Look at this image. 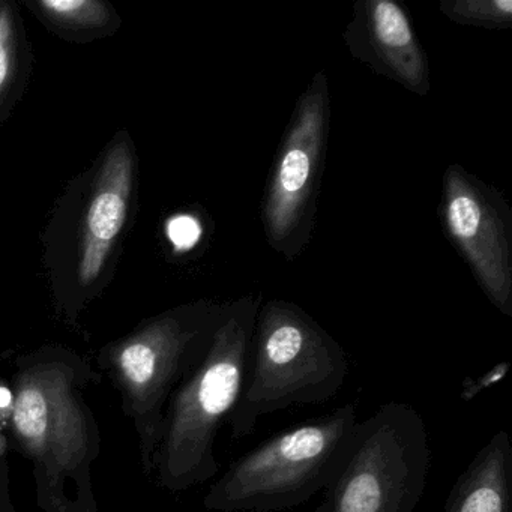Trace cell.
I'll list each match as a JSON object with an SVG mask.
<instances>
[{"mask_svg": "<svg viewBox=\"0 0 512 512\" xmlns=\"http://www.w3.org/2000/svg\"><path fill=\"white\" fill-rule=\"evenodd\" d=\"M8 449V439L2 431H0V460L5 457Z\"/></svg>", "mask_w": 512, "mask_h": 512, "instance_id": "e0dca14e", "label": "cell"}, {"mask_svg": "<svg viewBox=\"0 0 512 512\" xmlns=\"http://www.w3.org/2000/svg\"><path fill=\"white\" fill-rule=\"evenodd\" d=\"M347 374L343 347L307 311L281 299L266 302L257 314L244 388L227 421L230 437L251 436L262 416L326 403Z\"/></svg>", "mask_w": 512, "mask_h": 512, "instance_id": "3957f363", "label": "cell"}, {"mask_svg": "<svg viewBox=\"0 0 512 512\" xmlns=\"http://www.w3.org/2000/svg\"><path fill=\"white\" fill-rule=\"evenodd\" d=\"M313 512H331L329 511V502L328 499H323L322 502H320V505L317 506L316 509H314Z\"/></svg>", "mask_w": 512, "mask_h": 512, "instance_id": "ac0fdd59", "label": "cell"}, {"mask_svg": "<svg viewBox=\"0 0 512 512\" xmlns=\"http://www.w3.org/2000/svg\"><path fill=\"white\" fill-rule=\"evenodd\" d=\"M440 11L458 25L487 29L512 26L511 0H445Z\"/></svg>", "mask_w": 512, "mask_h": 512, "instance_id": "7c38bea8", "label": "cell"}, {"mask_svg": "<svg viewBox=\"0 0 512 512\" xmlns=\"http://www.w3.org/2000/svg\"><path fill=\"white\" fill-rule=\"evenodd\" d=\"M331 125L328 80L317 73L299 97L262 202L269 245L287 260L310 244Z\"/></svg>", "mask_w": 512, "mask_h": 512, "instance_id": "52a82bcc", "label": "cell"}, {"mask_svg": "<svg viewBox=\"0 0 512 512\" xmlns=\"http://www.w3.org/2000/svg\"><path fill=\"white\" fill-rule=\"evenodd\" d=\"M508 370V362H503V364H497L496 367L491 368V370L488 371V373H485L484 376L478 377L476 382L467 379L466 382L463 383V392H461V398L466 401L473 400V398H475L479 392L490 388V386L494 385V383L500 382V380L505 377V374L508 373Z\"/></svg>", "mask_w": 512, "mask_h": 512, "instance_id": "2e32d148", "label": "cell"}, {"mask_svg": "<svg viewBox=\"0 0 512 512\" xmlns=\"http://www.w3.org/2000/svg\"><path fill=\"white\" fill-rule=\"evenodd\" d=\"M431 466L427 425L415 407L389 401L358 421L326 488L331 512H415Z\"/></svg>", "mask_w": 512, "mask_h": 512, "instance_id": "8992f818", "label": "cell"}, {"mask_svg": "<svg viewBox=\"0 0 512 512\" xmlns=\"http://www.w3.org/2000/svg\"><path fill=\"white\" fill-rule=\"evenodd\" d=\"M167 238L178 251H188L199 242L202 226L190 215H176L167 221Z\"/></svg>", "mask_w": 512, "mask_h": 512, "instance_id": "9a60e30c", "label": "cell"}, {"mask_svg": "<svg viewBox=\"0 0 512 512\" xmlns=\"http://www.w3.org/2000/svg\"><path fill=\"white\" fill-rule=\"evenodd\" d=\"M443 512H512V443L497 431L449 491Z\"/></svg>", "mask_w": 512, "mask_h": 512, "instance_id": "8fae6325", "label": "cell"}, {"mask_svg": "<svg viewBox=\"0 0 512 512\" xmlns=\"http://www.w3.org/2000/svg\"><path fill=\"white\" fill-rule=\"evenodd\" d=\"M88 365L64 352L26 356L13 377L10 427L32 461L44 512H98L92 466L100 428L85 398Z\"/></svg>", "mask_w": 512, "mask_h": 512, "instance_id": "6da1fadb", "label": "cell"}, {"mask_svg": "<svg viewBox=\"0 0 512 512\" xmlns=\"http://www.w3.org/2000/svg\"><path fill=\"white\" fill-rule=\"evenodd\" d=\"M344 43L353 58L407 91L427 97V56L406 11L392 0H361L353 8Z\"/></svg>", "mask_w": 512, "mask_h": 512, "instance_id": "9c48e42d", "label": "cell"}, {"mask_svg": "<svg viewBox=\"0 0 512 512\" xmlns=\"http://www.w3.org/2000/svg\"><path fill=\"white\" fill-rule=\"evenodd\" d=\"M439 214L488 301L512 317V211L505 197L452 164L443 176Z\"/></svg>", "mask_w": 512, "mask_h": 512, "instance_id": "ba28073f", "label": "cell"}, {"mask_svg": "<svg viewBox=\"0 0 512 512\" xmlns=\"http://www.w3.org/2000/svg\"><path fill=\"white\" fill-rule=\"evenodd\" d=\"M133 172V154L122 140L107 154L86 212L79 262L82 286H89L100 277L113 244L124 229Z\"/></svg>", "mask_w": 512, "mask_h": 512, "instance_id": "30bf717a", "label": "cell"}, {"mask_svg": "<svg viewBox=\"0 0 512 512\" xmlns=\"http://www.w3.org/2000/svg\"><path fill=\"white\" fill-rule=\"evenodd\" d=\"M260 307L262 296L253 295L224 305L205 358L170 397L152 472L164 490L217 476L215 440L244 388Z\"/></svg>", "mask_w": 512, "mask_h": 512, "instance_id": "7a4b0ae2", "label": "cell"}, {"mask_svg": "<svg viewBox=\"0 0 512 512\" xmlns=\"http://www.w3.org/2000/svg\"><path fill=\"white\" fill-rule=\"evenodd\" d=\"M16 61V28L10 8H0V95L4 94L13 77Z\"/></svg>", "mask_w": 512, "mask_h": 512, "instance_id": "5bb4252c", "label": "cell"}, {"mask_svg": "<svg viewBox=\"0 0 512 512\" xmlns=\"http://www.w3.org/2000/svg\"><path fill=\"white\" fill-rule=\"evenodd\" d=\"M353 401L269 437L230 464L203 497L217 512H275L295 508L326 490L337 475L353 430Z\"/></svg>", "mask_w": 512, "mask_h": 512, "instance_id": "277c9868", "label": "cell"}, {"mask_svg": "<svg viewBox=\"0 0 512 512\" xmlns=\"http://www.w3.org/2000/svg\"><path fill=\"white\" fill-rule=\"evenodd\" d=\"M223 307L173 311L145 323L100 356L139 437L143 473L152 476L164 413L173 392L205 358Z\"/></svg>", "mask_w": 512, "mask_h": 512, "instance_id": "5b68a950", "label": "cell"}, {"mask_svg": "<svg viewBox=\"0 0 512 512\" xmlns=\"http://www.w3.org/2000/svg\"><path fill=\"white\" fill-rule=\"evenodd\" d=\"M40 8L55 22L77 28H94L109 19L106 5L97 0H41Z\"/></svg>", "mask_w": 512, "mask_h": 512, "instance_id": "4fadbf2b", "label": "cell"}]
</instances>
